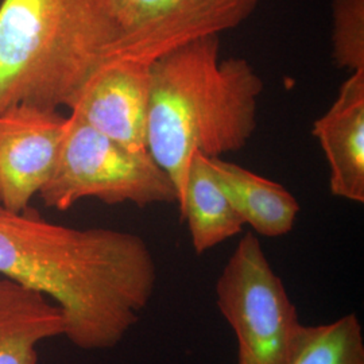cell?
I'll list each match as a JSON object with an SVG mask.
<instances>
[{
  "label": "cell",
  "instance_id": "1",
  "mask_svg": "<svg viewBox=\"0 0 364 364\" xmlns=\"http://www.w3.org/2000/svg\"><path fill=\"white\" fill-rule=\"evenodd\" d=\"M0 277L53 301L75 347L105 351L139 321L156 290V264L138 235L66 227L0 205Z\"/></svg>",
  "mask_w": 364,
  "mask_h": 364
},
{
  "label": "cell",
  "instance_id": "2",
  "mask_svg": "<svg viewBox=\"0 0 364 364\" xmlns=\"http://www.w3.org/2000/svg\"><path fill=\"white\" fill-rule=\"evenodd\" d=\"M147 150L181 204L191 161L242 150L257 130L263 81L246 58H221L219 36L196 39L150 65Z\"/></svg>",
  "mask_w": 364,
  "mask_h": 364
},
{
  "label": "cell",
  "instance_id": "3",
  "mask_svg": "<svg viewBox=\"0 0 364 364\" xmlns=\"http://www.w3.org/2000/svg\"><path fill=\"white\" fill-rule=\"evenodd\" d=\"M112 46L97 0H3L0 111L21 103L70 109Z\"/></svg>",
  "mask_w": 364,
  "mask_h": 364
},
{
  "label": "cell",
  "instance_id": "4",
  "mask_svg": "<svg viewBox=\"0 0 364 364\" xmlns=\"http://www.w3.org/2000/svg\"><path fill=\"white\" fill-rule=\"evenodd\" d=\"M38 196L57 210H68L84 198L139 208L178 205L174 183L147 150L117 144L75 114L68 115L55 168Z\"/></svg>",
  "mask_w": 364,
  "mask_h": 364
},
{
  "label": "cell",
  "instance_id": "5",
  "mask_svg": "<svg viewBox=\"0 0 364 364\" xmlns=\"http://www.w3.org/2000/svg\"><path fill=\"white\" fill-rule=\"evenodd\" d=\"M215 291L218 308L236 336L237 364H290L306 326L257 235L240 239Z\"/></svg>",
  "mask_w": 364,
  "mask_h": 364
},
{
  "label": "cell",
  "instance_id": "6",
  "mask_svg": "<svg viewBox=\"0 0 364 364\" xmlns=\"http://www.w3.org/2000/svg\"><path fill=\"white\" fill-rule=\"evenodd\" d=\"M262 0H97L114 33L109 60L147 64L185 43L240 26Z\"/></svg>",
  "mask_w": 364,
  "mask_h": 364
},
{
  "label": "cell",
  "instance_id": "7",
  "mask_svg": "<svg viewBox=\"0 0 364 364\" xmlns=\"http://www.w3.org/2000/svg\"><path fill=\"white\" fill-rule=\"evenodd\" d=\"M58 109L14 105L0 111V205L22 212L49 181L65 134Z\"/></svg>",
  "mask_w": 364,
  "mask_h": 364
},
{
  "label": "cell",
  "instance_id": "8",
  "mask_svg": "<svg viewBox=\"0 0 364 364\" xmlns=\"http://www.w3.org/2000/svg\"><path fill=\"white\" fill-rule=\"evenodd\" d=\"M150 65L129 58L108 60L80 92L70 114L117 144L146 151Z\"/></svg>",
  "mask_w": 364,
  "mask_h": 364
},
{
  "label": "cell",
  "instance_id": "9",
  "mask_svg": "<svg viewBox=\"0 0 364 364\" xmlns=\"http://www.w3.org/2000/svg\"><path fill=\"white\" fill-rule=\"evenodd\" d=\"M331 170L329 188L335 197L364 203V70L350 75L338 97L313 123Z\"/></svg>",
  "mask_w": 364,
  "mask_h": 364
},
{
  "label": "cell",
  "instance_id": "10",
  "mask_svg": "<svg viewBox=\"0 0 364 364\" xmlns=\"http://www.w3.org/2000/svg\"><path fill=\"white\" fill-rule=\"evenodd\" d=\"M64 331L53 301L0 277V364H39V343L64 336Z\"/></svg>",
  "mask_w": 364,
  "mask_h": 364
},
{
  "label": "cell",
  "instance_id": "11",
  "mask_svg": "<svg viewBox=\"0 0 364 364\" xmlns=\"http://www.w3.org/2000/svg\"><path fill=\"white\" fill-rule=\"evenodd\" d=\"M207 161L245 225L266 237H279L293 230L299 204L287 188L223 158L207 156Z\"/></svg>",
  "mask_w": 364,
  "mask_h": 364
},
{
  "label": "cell",
  "instance_id": "12",
  "mask_svg": "<svg viewBox=\"0 0 364 364\" xmlns=\"http://www.w3.org/2000/svg\"><path fill=\"white\" fill-rule=\"evenodd\" d=\"M197 255L207 252L243 231L245 223L235 210L209 168L207 156L196 153L188 171L180 204Z\"/></svg>",
  "mask_w": 364,
  "mask_h": 364
},
{
  "label": "cell",
  "instance_id": "13",
  "mask_svg": "<svg viewBox=\"0 0 364 364\" xmlns=\"http://www.w3.org/2000/svg\"><path fill=\"white\" fill-rule=\"evenodd\" d=\"M290 364H364L362 324L355 313L321 326H305Z\"/></svg>",
  "mask_w": 364,
  "mask_h": 364
},
{
  "label": "cell",
  "instance_id": "14",
  "mask_svg": "<svg viewBox=\"0 0 364 364\" xmlns=\"http://www.w3.org/2000/svg\"><path fill=\"white\" fill-rule=\"evenodd\" d=\"M332 58L350 73L364 70V0H333Z\"/></svg>",
  "mask_w": 364,
  "mask_h": 364
}]
</instances>
